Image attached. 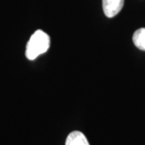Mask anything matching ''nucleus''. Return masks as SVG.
<instances>
[{
  "label": "nucleus",
  "mask_w": 145,
  "mask_h": 145,
  "mask_svg": "<svg viewBox=\"0 0 145 145\" xmlns=\"http://www.w3.org/2000/svg\"><path fill=\"white\" fill-rule=\"evenodd\" d=\"M65 145H89V144L82 132L75 131L68 135Z\"/></svg>",
  "instance_id": "7ed1b4c3"
},
{
  "label": "nucleus",
  "mask_w": 145,
  "mask_h": 145,
  "mask_svg": "<svg viewBox=\"0 0 145 145\" xmlns=\"http://www.w3.org/2000/svg\"><path fill=\"white\" fill-rule=\"evenodd\" d=\"M124 4V0H103V8L106 16L112 18L118 15Z\"/></svg>",
  "instance_id": "f03ea898"
},
{
  "label": "nucleus",
  "mask_w": 145,
  "mask_h": 145,
  "mask_svg": "<svg viewBox=\"0 0 145 145\" xmlns=\"http://www.w3.org/2000/svg\"><path fill=\"white\" fill-rule=\"evenodd\" d=\"M132 40L135 46L140 50L145 51V28L142 27L134 32Z\"/></svg>",
  "instance_id": "20e7f679"
},
{
  "label": "nucleus",
  "mask_w": 145,
  "mask_h": 145,
  "mask_svg": "<svg viewBox=\"0 0 145 145\" xmlns=\"http://www.w3.org/2000/svg\"><path fill=\"white\" fill-rule=\"evenodd\" d=\"M50 46V38L42 30H37L27 42L26 47V57L28 60H35L36 57L46 52Z\"/></svg>",
  "instance_id": "f257e3e1"
}]
</instances>
